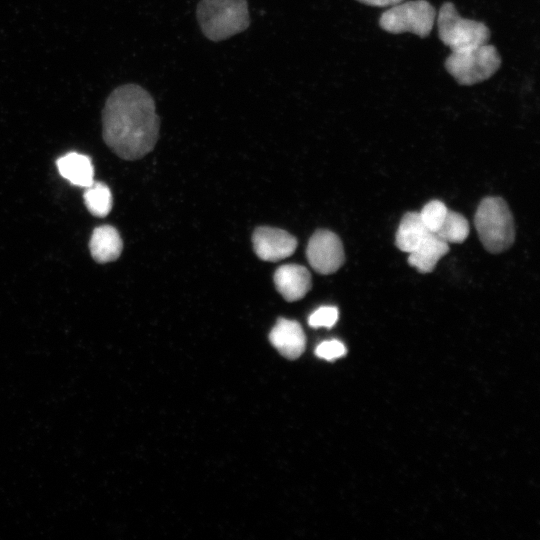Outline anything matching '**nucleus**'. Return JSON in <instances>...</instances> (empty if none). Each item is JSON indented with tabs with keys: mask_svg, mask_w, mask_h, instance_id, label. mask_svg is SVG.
<instances>
[{
	"mask_svg": "<svg viewBox=\"0 0 540 540\" xmlns=\"http://www.w3.org/2000/svg\"><path fill=\"white\" fill-rule=\"evenodd\" d=\"M269 340L282 356L290 360L297 359L305 350V334L295 320L279 318L269 334Z\"/></svg>",
	"mask_w": 540,
	"mask_h": 540,
	"instance_id": "nucleus-9",
	"label": "nucleus"
},
{
	"mask_svg": "<svg viewBox=\"0 0 540 540\" xmlns=\"http://www.w3.org/2000/svg\"><path fill=\"white\" fill-rule=\"evenodd\" d=\"M500 65L501 57L497 49L487 43L453 51L445 60L448 73L464 86L489 79Z\"/></svg>",
	"mask_w": 540,
	"mask_h": 540,
	"instance_id": "nucleus-4",
	"label": "nucleus"
},
{
	"mask_svg": "<svg viewBox=\"0 0 540 540\" xmlns=\"http://www.w3.org/2000/svg\"><path fill=\"white\" fill-rule=\"evenodd\" d=\"M448 250V243L430 233L414 251L408 253V263L420 273H430Z\"/></svg>",
	"mask_w": 540,
	"mask_h": 540,
	"instance_id": "nucleus-13",
	"label": "nucleus"
},
{
	"mask_svg": "<svg viewBox=\"0 0 540 540\" xmlns=\"http://www.w3.org/2000/svg\"><path fill=\"white\" fill-rule=\"evenodd\" d=\"M123 249V242L116 228L110 225L96 227L89 240L92 258L100 264L115 261Z\"/></svg>",
	"mask_w": 540,
	"mask_h": 540,
	"instance_id": "nucleus-11",
	"label": "nucleus"
},
{
	"mask_svg": "<svg viewBox=\"0 0 540 540\" xmlns=\"http://www.w3.org/2000/svg\"><path fill=\"white\" fill-rule=\"evenodd\" d=\"M448 208L439 200H431L419 212L420 218L431 233H436L444 222Z\"/></svg>",
	"mask_w": 540,
	"mask_h": 540,
	"instance_id": "nucleus-17",
	"label": "nucleus"
},
{
	"mask_svg": "<svg viewBox=\"0 0 540 540\" xmlns=\"http://www.w3.org/2000/svg\"><path fill=\"white\" fill-rule=\"evenodd\" d=\"M196 16L202 33L215 42L243 32L250 25L246 0H201Z\"/></svg>",
	"mask_w": 540,
	"mask_h": 540,
	"instance_id": "nucleus-2",
	"label": "nucleus"
},
{
	"mask_svg": "<svg viewBox=\"0 0 540 540\" xmlns=\"http://www.w3.org/2000/svg\"><path fill=\"white\" fill-rule=\"evenodd\" d=\"M160 121L152 96L137 84L114 89L102 110V136L124 160H137L151 152L159 136Z\"/></svg>",
	"mask_w": 540,
	"mask_h": 540,
	"instance_id": "nucleus-1",
	"label": "nucleus"
},
{
	"mask_svg": "<svg viewBox=\"0 0 540 540\" xmlns=\"http://www.w3.org/2000/svg\"><path fill=\"white\" fill-rule=\"evenodd\" d=\"M256 255L270 262L291 256L297 247V240L288 232L273 227H258L252 236Z\"/></svg>",
	"mask_w": 540,
	"mask_h": 540,
	"instance_id": "nucleus-8",
	"label": "nucleus"
},
{
	"mask_svg": "<svg viewBox=\"0 0 540 540\" xmlns=\"http://www.w3.org/2000/svg\"><path fill=\"white\" fill-rule=\"evenodd\" d=\"M339 317L338 309L334 306H321L315 310L308 319V323L313 328L333 327Z\"/></svg>",
	"mask_w": 540,
	"mask_h": 540,
	"instance_id": "nucleus-18",
	"label": "nucleus"
},
{
	"mask_svg": "<svg viewBox=\"0 0 540 540\" xmlns=\"http://www.w3.org/2000/svg\"><path fill=\"white\" fill-rule=\"evenodd\" d=\"M474 223L482 245L490 253H501L513 244V216L502 198H484L476 210Z\"/></svg>",
	"mask_w": 540,
	"mask_h": 540,
	"instance_id": "nucleus-3",
	"label": "nucleus"
},
{
	"mask_svg": "<svg viewBox=\"0 0 540 540\" xmlns=\"http://www.w3.org/2000/svg\"><path fill=\"white\" fill-rule=\"evenodd\" d=\"M56 166L60 175L73 185L86 188L94 182L93 164L87 155L66 153L57 159Z\"/></svg>",
	"mask_w": 540,
	"mask_h": 540,
	"instance_id": "nucleus-12",
	"label": "nucleus"
},
{
	"mask_svg": "<svg viewBox=\"0 0 540 540\" xmlns=\"http://www.w3.org/2000/svg\"><path fill=\"white\" fill-rule=\"evenodd\" d=\"M306 256L310 266L320 274H332L344 263L340 238L329 230H317L309 239Z\"/></svg>",
	"mask_w": 540,
	"mask_h": 540,
	"instance_id": "nucleus-7",
	"label": "nucleus"
},
{
	"mask_svg": "<svg viewBox=\"0 0 540 540\" xmlns=\"http://www.w3.org/2000/svg\"><path fill=\"white\" fill-rule=\"evenodd\" d=\"M347 350L345 345L338 340H328L320 343L316 349L315 354L324 360L334 361L346 354Z\"/></svg>",
	"mask_w": 540,
	"mask_h": 540,
	"instance_id": "nucleus-19",
	"label": "nucleus"
},
{
	"mask_svg": "<svg viewBox=\"0 0 540 540\" xmlns=\"http://www.w3.org/2000/svg\"><path fill=\"white\" fill-rule=\"evenodd\" d=\"M361 3H364L369 6H376V7H392L394 5H397L404 0H357Z\"/></svg>",
	"mask_w": 540,
	"mask_h": 540,
	"instance_id": "nucleus-20",
	"label": "nucleus"
},
{
	"mask_svg": "<svg viewBox=\"0 0 540 540\" xmlns=\"http://www.w3.org/2000/svg\"><path fill=\"white\" fill-rule=\"evenodd\" d=\"M437 27L440 40L452 52L485 44L490 38V30L484 23L461 17L451 2L441 6Z\"/></svg>",
	"mask_w": 540,
	"mask_h": 540,
	"instance_id": "nucleus-5",
	"label": "nucleus"
},
{
	"mask_svg": "<svg viewBox=\"0 0 540 540\" xmlns=\"http://www.w3.org/2000/svg\"><path fill=\"white\" fill-rule=\"evenodd\" d=\"M424 226L419 212H407L401 219L396 232V246L403 252L414 251L430 234Z\"/></svg>",
	"mask_w": 540,
	"mask_h": 540,
	"instance_id": "nucleus-14",
	"label": "nucleus"
},
{
	"mask_svg": "<svg viewBox=\"0 0 540 540\" xmlns=\"http://www.w3.org/2000/svg\"><path fill=\"white\" fill-rule=\"evenodd\" d=\"M83 199L87 210L96 217H105L112 208V194L109 187L102 182H93L86 187Z\"/></svg>",
	"mask_w": 540,
	"mask_h": 540,
	"instance_id": "nucleus-15",
	"label": "nucleus"
},
{
	"mask_svg": "<svg viewBox=\"0 0 540 540\" xmlns=\"http://www.w3.org/2000/svg\"><path fill=\"white\" fill-rule=\"evenodd\" d=\"M446 243H462L469 235V223L460 213L448 210L443 224L435 233Z\"/></svg>",
	"mask_w": 540,
	"mask_h": 540,
	"instance_id": "nucleus-16",
	"label": "nucleus"
},
{
	"mask_svg": "<svg viewBox=\"0 0 540 540\" xmlns=\"http://www.w3.org/2000/svg\"><path fill=\"white\" fill-rule=\"evenodd\" d=\"M274 284L282 297L293 302L302 299L311 288V275L298 264L280 266L274 273Z\"/></svg>",
	"mask_w": 540,
	"mask_h": 540,
	"instance_id": "nucleus-10",
	"label": "nucleus"
},
{
	"mask_svg": "<svg viewBox=\"0 0 540 540\" xmlns=\"http://www.w3.org/2000/svg\"><path fill=\"white\" fill-rule=\"evenodd\" d=\"M435 19V9L428 1L413 0L390 7L381 15L379 24L389 33L410 32L426 37L430 34Z\"/></svg>",
	"mask_w": 540,
	"mask_h": 540,
	"instance_id": "nucleus-6",
	"label": "nucleus"
}]
</instances>
